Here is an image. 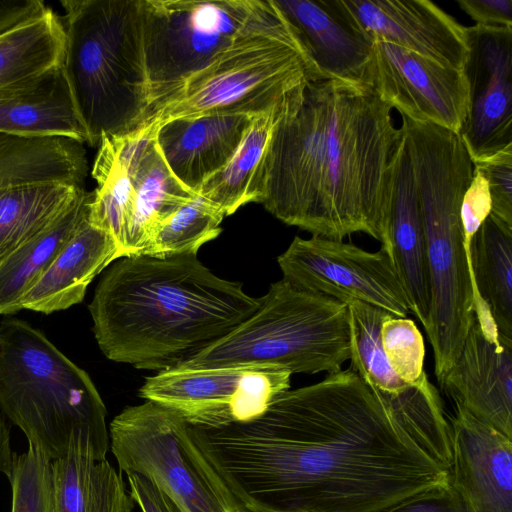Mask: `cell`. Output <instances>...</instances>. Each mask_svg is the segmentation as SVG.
<instances>
[{
    "label": "cell",
    "instance_id": "6da1fadb",
    "mask_svg": "<svg viewBox=\"0 0 512 512\" xmlns=\"http://www.w3.org/2000/svg\"><path fill=\"white\" fill-rule=\"evenodd\" d=\"M193 432L253 512H387L451 467L450 423L426 372L386 393L342 369L279 394L253 420Z\"/></svg>",
    "mask_w": 512,
    "mask_h": 512
},
{
    "label": "cell",
    "instance_id": "7a4b0ae2",
    "mask_svg": "<svg viewBox=\"0 0 512 512\" xmlns=\"http://www.w3.org/2000/svg\"><path fill=\"white\" fill-rule=\"evenodd\" d=\"M392 109L370 84L309 81L274 126L260 203L312 236L368 234L392 257L391 190L403 141Z\"/></svg>",
    "mask_w": 512,
    "mask_h": 512
},
{
    "label": "cell",
    "instance_id": "3957f363",
    "mask_svg": "<svg viewBox=\"0 0 512 512\" xmlns=\"http://www.w3.org/2000/svg\"><path fill=\"white\" fill-rule=\"evenodd\" d=\"M260 303L240 282L212 273L197 254L137 255L105 271L88 308L109 360L158 373L232 332Z\"/></svg>",
    "mask_w": 512,
    "mask_h": 512
},
{
    "label": "cell",
    "instance_id": "277c9868",
    "mask_svg": "<svg viewBox=\"0 0 512 512\" xmlns=\"http://www.w3.org/2000/svg\"><path fill=\"white\" fill-rule=\"evenodd\" d=\"M401 129L425 224L430 308L424 329L441 386L475 318L474 284L460 220L474 164L456 132L404 115Z\"/></svg>",
    "mask_w": 512,
    "mask_h": 512
},
{
    "label": "cell",
    "instance_id": "5b68a950",
    "mask_svg": "<svg viewBox=\"0 0 512 512\" xmlns=\"http://www.w3.org/2000/svg\"><path fill=\"white\" fill-rule=\"evenodd\" d=\"M0 411L49 460L109 449L107 411L86 371L28 322H0Z\"/></svg>",
    "mask_w": 512,
    "mask_h": 512
},
{
    "label": "cell",
    "instance_id": "8992f818",
    "mask_svg": "<svg viewBox=\"0 0 512 512\" xmlns=\"http://www.w3.org/2000/svg\"><path fill=\"white\" fill-rule=\"evenodd\" d=\"M61 67L87 143L129 133L149 106L140 0H62Z\"/></svg>",
    "mask_w": 512,
    "mask_h": 512
},
{
    "label": "cell",
    "instance_id": "52a82bcc",
    "mask_svg": "<svg viewBox=\"0 0 512 512\" xmlns=\"http://www.w3.org/2000/svg\"><path fill=\"white\" fill-rule=\"evenodd\" d=\"M321 78L297 29L277 6L152 106L136 129L156 131L169 120L210 113L258 115Z\"/></svg>",
    "mask_w": 512,
    "mask_h": 512
},
{
    "label": "cell",
    "instance_id": "ba28073f",
    "mask_svg": "<svg viewBox=\"0 0 512 512\" xmlns=\"http://www.w3.org/2000/svg\"><path fill=\"white\" fill-rule=\"evenodd\" d=\"M349 357L347 305L282 278L270 285L249 318L178 368L270 367L291 374H333Z\"/></svg>",
    "mask_w": 512,
    "mask_h": 512
},
{
    "label": "cell",
    "instance_id": "9c48e42d",
    "mask_svg": "<svg viewBox=\"0 0 512 512\" xmlns=\"http://www.w3.org/2000/svg\"><path fill=\"white\" fill-rule=\"evenodd\" d=\"M120 471L150 478L181 512H253L196 443L193 426L151 401L128 406L109 425Z\"/></svg>",
    "mask_w": 512,
    "mask_h": 512
},
{
    "label": "cell",
    "instance_id": "30bf717a",
    "mask_svg": "<svg viewBox=\"0 0 512 512\" xmlns=\"http://www.w3.org/2000/svg\"><path fill=\"white\" fill-rule=\"evenodd\" d=\"M276 9L274 0H140L147 111Z\"/></svg>",
    "mask_w": 512,
    "mask_h": 512
},
{
    "label": "cell",
    "instance_id": "8fae6325",
    "mask_svg": "<svg viewBox=\"0 0 512 512\" xmlns=\"http://www.w3.org/2000/svg\"><path fill=\"white\" fill-rule=\"evenodd\" d=\"M291 373L270 367L174 368L146 378L139 395L198 428H219L259 417L290 389Z\"/></svg>",
    "mask_w": 512,
    "mask_h": 512
},
{
    "label": "cell",
    "instance_id": "7c38bea8",
    "mask_svg": "<svg viewBox=\"0 0 512 512\" xmlns=\"http://www.w3.org/2000/svg\"><path fill=\"white\" fill-rule=\"evenodd\" d=\"M283 279L346 305L362 301L406 317L407 298L392 257L383 248L366 251L343 240L295 237L277 258Z\"/></svg>",
    "mask_w": 512,
    "mask_h": 512
},
{
    "label": "cell",
    "instance_id": "4fadbf2b",
    "mask_svg": "<svg viewBox=\"0 0 512 512\" xmlns=\"http://www.w3.org/2000/svg\"><path fill=\"white\" fill-rule=\"evenodd\" d=\"M468 110L459 136L473 163L512 147V28L466 27Z\"/></svg>",
    "mask_w": 512,
    "mask_h": 512
},
{
    "label": "cell",
    "instance_id": "5bb4252c",
    "mask_svg": "<svg viewBox=\"0 0 512 512\" xmlns=\"http://www.w3.org/2000/svg\"><path fill=\"white\" fill-rule=\"evenodd\" d=\"M369 84L401 115L459 134L468 110L463 71L374 40Z\"/></svg>",
    "mask_w": 512,
    "mask_h": 512
},
{
    "label": "cell",
    "instance_id": "9a60e30c",
    "mask_svg": "<svg viewBox=\"0 0 512 512\" xmlns=\"http://www.w3.org/2000/svg\"><path fill=\"white\" fill-rule=\"evenodd\" d=\"M350 19L374 40L463 71L466 27L429 0H339Z\"/></svg>",
    "mask_w": 512,
    "mask_h": 512
},
{
    "label": "cell",
    "instance_id": "2e32d148",
    "mask_svg": "<svg viewBox=\"0 0 512 512\" xmlns=\"http://www.w3.org/2000/svg\"><path fill=\"white\" fill-rule=\"evenodd\" d=\"M449 479L473 512H512V439L455 403Z\"/></svg>",
    "mask_w": 512,
    "mask_h": 512
},
{
    "label": "cell",
    "instance_id": "e0dca14e",
    "mask_svg": "<svg viewBox=\"0 0 512 512\" xmlns=\"http://www.w3.org/2000/svg\"><path fill=\"white\" fill-rule=\"evenodd\" d=\"M454 403L512 439V339H493L476 318L440 386Z\"/></svg>",
    "mask_w": 512,
    "mask_h": 512
},
{
    "label": "cell",
    "instance_id": "ac0fdd59",
    "mask_svg": "<svg viewBox=\"0 0 512 512\" xmlns=\"http://www.w3.org/2000/svg\"><path fill=\"white\" fill-rule=\"evenodd\" d=\"M132 185L122 257L142 255L163 222L196 198L170 171L156 142V131L121 134Z\"/></svg>",
    "mask_w": 512,
    "mask_h": 512
},
{
    "label": "cell",
    "instance_id": "d6986e66",
    "mask_svg": "<svg viewBox=\"0 0 512 512\" xmlns=\"http://www.w3.org/2000/svg\"><path fill=\"white\" fill-rule=\"evenodd\" d=\"M274 1L325 78L369 84L374 39L350 19L339 0Z\"/></svg>",
    "mask_w": 512,
    "mask_h": 512
},
{
    "label": "cell",
    "instance_id": "ffe728a7",
    "mask_svg": "<svg viewBox=\"0 0 512 512\" xmlns=\"http://www.w3.org/2000/svg\"><path fill=\"white\" fill-rule=\"evenodd\" d=\"M255 116L210 113L176 118L157 128L156 142L173 175L196 194L229 162Z\"/></svg>",
    "mask_w": 512,
    "mask_h": 512
},
{
    "label": "cell",
    "instance_id": "44dd1931",
    "mask_svg": "<svg viewBox=\"0 0 512 512\" xmlns=\"http://www.w3.org/2000/svg\"><path fill=\"white\" fill-rule=\"evenodd\" d=\"M391 255L409 311L427 325L430 308L426 233L422 207L404 133L392 180Z\"/></svg>",
    "mask_w": 512,
    "mask_h": 512
},
{
    "label": "cell",
    "instance_id": "7402d4cb",
    "mask_svg": "<svg viewBox=\"0 0 512 512\" xmlns=\"http://www.w3.org/2000/svg\"><path fill=\"white\" fill-rule=\"evenodd\" d=\"M88 212L25 294L22 309L51 314L82 302L92 280L119 258L114 240L90 223Z\"/></svg>",
    "mask_w": 512,
    "mask_h": 512
},
{
    "label": "cell",
    "instance_id": "603a6c76",
    "mask_svg": "<svg viewBox=\"0 0 512 512\" xmlns=\"http://www.w3.org/2000/svg\"><path fill=\"white\" fill-rule=\"evenodd\" d=\"M0 133L87 143L61 65L32 82L0 93Z\"/></svg>",
    "mask_w": 512,
    "mask_h": 512
},
{
    "label": "cell",
    "instance_id": "cb8c5ba5",
    "mask_svg": "<svg viewBox=\"0 0 512 512\" xmlns=\"http://www.w3.org/2000/svg\"><path fill=\"white\" fill-rule=\"evenodd\" d=\"M291 97L256 115L229 162L197 191L198 196L218 207L225 216L248 203L261 202L269 143L281 111Z\"/></svg>",
    "mask_w": 512,
    "mask_h": 512
},
{
    "label": "cell",
    "instance_id": "d4e9b609",
    "mask_svg": "<svg viewBox=\"0 0 512 512\" xmlns=\"http://www.w3.org/2000/svg\"><path fill=\"white\" fill-rule=\"evenodd\" d=\"M83 143L67 138H24L0 133V187L64 183L83 188Z\"/></svg>",
    "mask_w": 512,
    "mask_h": 512
},
{
    "label": "cell",
    "instance_id": "484cf974",
    "mask_svg": "<svg viewBox=\"0 0 512 512\" xmlns=\"http://www.w3.org/2000/svg\"><path fill=\"white\" fill-rule=\"evenodd\" d=\"M464 247L474 312L489 307L499 334L512 339V229L489 215Z\"/></svg>",
    "mask_w": 512,
    "mask_h": 512
},
{
    "label": "cell",
    "instance_id": "4316f807",
    "mask_svg": "<svg viewBox=\"0 0 512 512\" xmlns=\"http://www.w3.org/2000/svg\"><path fill=\"white\" fill-rule=\"evenodd\" d=\"M91 197L84 190L49 226L0 262V315L22 310L25 294L87 215Z\"/></svg>",
    "mask_w": 512,
    "mask_h": 512
},
{
    "label": "cell",
    "instance_id": "83f0119b",
    "mask_svg": "<svg viewBox=\"0 0 512 512\" xmlns=\"http://www.w3.org/2000/svg\"><path fill=\"white\" fill-rule=\"evenodd\" d=\"M55 512H131L134 500L105 459L76 453L52 461Z\"/></svg>",
    "mask_w": 512,
    "mask_h": 512
},
{
    "label": "cell",
    "instance_id": "f1b7e54d",
    "mask_svg": "<svg viewBox=\"0 0 512 512\" xmlns=\"http://www.w3.org/2000/svg\"><path fill=\"white\" fill-rule=\"evenodd\" d=\"M64 27L49 8L0 35V93L23 86L62 63Z\"/></svg>",
    "mask_w": 512,
    "mask_h": 512
},
{
    "label": "cell",
    "instance_id": "f546056e",
    "mask_svg": "<svg viewBox=\"0 0 512 512\" xmlns=\"http://www.w3.org/2000/svg\"><path fill=\"white\" fill-rule=\"evenodd\" d=\"M83 191L64 183L0 187V262L49 226Z\"/></svg>",
    "mask_w": 512,
    "mask_h": 512
},
{
    "label": "cell",
    "instance_id": "4dcf8cb0",
    "mask_svg": "<svg viewBox=\"0 0 512 512\" xmlns=\"http://www.w3.org/2000/svg\"><path fill=\"white\" fill-rule=\"evenodd\" d=\"M350 342V363L367 384L386 393H399L410 384L398 378L386 359L381 327L392 314L362 301L347 304Z\"/></svg>",
    "mask_w": 512,
    "mask_h": 512
},
{
    "label": "cell",
    "instance_id": "1f68e13d",
    "mask_svg": "<svg viewBox=\"0 0 512 512\" xmlns=\"http://www.w3.org/2000/svg\"><path fill=\"white\" fill-rule=\"evenodd\" d=\"M223 212L197 196L172 213L160 226L142 255L170 257L197 254L221 233Z\"/></svg>",
    "mask_w": 512,
    "mask_h": 512
},
{
    "label": "cell",
    "instance_id": "d6a6232c",
    "mask_svg": "<svg viewBox=\"0 0 512 512\" xmlns=\"http://www.w3.org/2000/svg\"><path fill=\"white\" fill-rule=\"evenodd\" d=\"M8 479L11 512H55L52 461L35 447L14 454Z\"/></svg>",
    "mask_w": 512,
    "mask_h": 512
},
{
    "label": "cell",
    "instance_id": "836d02e7",
    "mask_svg": "<svg viewBox=\"0 0 512 512\" xmlns=\"http://www.w3.org/2000/svg\"><path fill=\"white\" fill-rule=\"evenodd\" d=\"M381 341L388 364L407 384H415L424 371V339L415 322L389 316L381 327Z\"/></svg>",
    "mask_w": 512,
    "mask_h": 512
},
{
    "label": "cell",
    "instance_id": "e575fe53",
    "mask_svg": "<svg viewBox=\"0 0 512 512\" xmlns=\"http://www.w3.org/2000/svg\"><path fill=\"white\" fill-rule=\"evenodd\" d=\"M473 164L488 181L490 215L512 229V147Z\"/></svg>",
    "mask_w": 512,
    "mask_h": 512
},
{
    "label": "cell",
    "instance_id": "d590c367",
    "mask_svg": "<svg viewBox=\"0 0 512 512\" xmlns=\"http://www.w3.org/2000/svg\"><path fill=\"white\" fill-rule=\"evenodd\" d=\"M387 512H473L472 508L451 480L438 484Z\"/></svg>",
    "mask_w": 512,
    "mask_h": 512
},
{
    "label": "cell",
    "instance_id": "8d00e7d4",
    "mask_svg": "<svg viewBox=\"0 0 512 512\" xmlns=\"http://www.w3.org/2000/svg\"><path fill=\"white\" fill-rule=\"evenodd\" d=\"M126 475L130 495L142 512H181L176 504L150 478L140 473Z\"/></svg>",
    "mask_w": 512,
    "mask_h": 512
},
{
    "label": "cell",
    "instance_id": "74e56055",
    "mask_svg": "<svg viewBox=\"0 0 512 512\" xmlns=\"http://www.w3.org/2000/svg\"><path fill=\"white\" fill-rule=\"evenodd\" d=\"M477 25L512 28V0H457Z\"/></svg>",
    "mask_w": 512,
    "mask_h": 512
},
{
    "label": "cell",
    "instance_id": "f35d334b",
    "mask_svg": "<svg viewBox=\"0 0 512 512\" xmlns=\"http://www.w3.org/2000/svg\"><path fill=\"white\" fill-rule=\"evenodd\" d=\"M48 9L39 0H1L0 35L44 14Z\"/></svg>",
    "mask_w": 512,
    "mask_h": 512
},
{
    "label": "cell",
    "instance_id": "ab89813d",
    "mask_svg": "<svg viewBox=\"0 0 512 512\" xmlns=\"http://www.w3.org/2000/svg\"><path fill=\"white\" fill-rule=\"evenodd\" d=\"M14 453L10 446V431L5 416L0 411V473L10 474Z\"/></svg>",
    "mask_w": 512,
    "mask_h": 512
}]
</instances>
